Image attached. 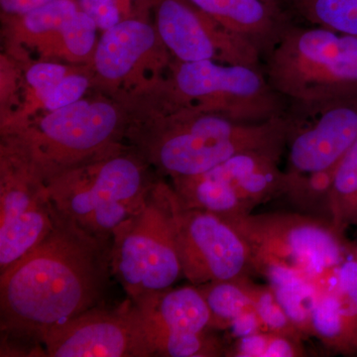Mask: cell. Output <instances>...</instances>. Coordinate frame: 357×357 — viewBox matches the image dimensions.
<instances>
[{"label": "cell", "instance_id": "cell-1", "mask_svg": "<svg viewBox=\"0 0 357 357\" xmlns=\"http://www.w3.org/2000/svg\"><path fill=\"white\" fill-rule=\"evenodd\" d=\"M112 244L58 213L50 234L0 273L2 332L40 344L51 328L98 306Z\"/></svg>", "mask_w": 357, "mask_h": 357}, {"label": "cell", "instance_id": "cell-2", "mask_svg": "<svg viewBox=\"0 0 357 357\" xmlns=\"http://www.w3.org/2000/svg\"><path fill=\"white\" fill-rule=\"evenodd\" d=\"M248 244L253 271L275 286L306 278L323 283L354 245L331 222L306 213H248L223 218Z\"/></svg>", "mask_w": 357, "mask_h": 357}, {"label": "cell", "instance_id": "cell-3", "mask_svg": "<svg viewBox=\"0 0 357 357\" xmlns=\"http://www.w3.org/2000/svg\"><path fill=\"white\" fill-rule=\"evenodd\" d=\"M264 74L294 105L357 93V36L321 27L289 25L267 54Z\"/></svg>", "mask_w": 357, "mask_h": 357}, {"label": "cell", "instance_id": "cell-4", "mask_svg": "<svg viewBox=\"0 0 357 357\" xmlns=\"http://www.w3.org/2000/svg\"><path fill=\"white\" fill-rule=\"evenodd\" d=\"M56 211L91 236L112 243L123 225L139 213L153 188L142 167L128 156L73 167L47 181Z\"/></svg>", "mask_w": 357, "mask_h": 357}, {"label": "cell", "instance_id": "cell-5", "mask_svg": "<svg viewBox=\"0 0 357 357\" xmlns=\"http://www.w3.org/2000/svg\"><path fill=\"white\" fill-rule=\"evenodd\" d=\"M288 119L241 122L222 115H180L172 128L156 145V159L174 178L201 175L248 151H283Z\"/></svg>", "mask_w": 357, "mask_h": 357}, {"label": "cell", "instance_id": "cell-6", "mask_svg": "<svg viewBox=\"0 0 357 357\" xmlns=\"http://www.w3.org/2000/svg\"><path fill=\"white\" fill-rule=\"evenodd\" d=\"M169 191L163 184L154 187L112 239V272L132 300L171 288L183 275Z\"/></svg>", "mask_w": 357, "mask_h": 357}, {"label": "cell", "instance_id": "cell-7", "mask_svg": "<svg viewBox=\"0 0 357 357\" xmlns=\"http://www.w3.org/2000/svg\"><path fill=\"white\" fill-rule=\"evenodd\" d=\"M181 102L189 112L222 115L241 122H264L285 115L279 95L259 67L215 61H178L174 75Z\"/></svg>", "mask_w": 357, "mask_h": 357}, {"label": "cell", "instance_id": "cell-8", "mask_svg": "<svg viewBox=\"0 0 357 357\" xmlns=\"http://www.w3.org/2000/svg\"><path fill=\"white\" fill-rule=\"evenodd\" d=\"M171 211L183 275L195 286L238 280L253 271L250 250L230 223L215 213L189 208L173 188Z\"/></svg>", "mask_w": 357, "mask_h": 357}, {"label": "cell", "instance_id": "cell-9", "mask_svg": "<svg viewBox=\"0 0 357 357\" xmlns=\"http://www.w3.org/2000/svg\"><path fill=\"white\" fill-rule=\"evenodd\" d=\"M57 217L38 167L25 154L6 159L0 188V273L38 245Z\"/></svg>", "mask_w": 357, "mask_h": 357}, {"label": "cell", "instance_id": "cell-10", "mask_svg": "<svg viewBox=\"0 0 357 357\" xmlns=\"http://www.w3.org/2000/svg\"><path fill=\"white\" fill-rule=\"evenodd\" d=\"M132 301L155 356L213 357L225 354L222 342L208 333L210 307L197 286L169 288Z\"/></svg>", "mask_w": 357, "mask_h": 357}, {"label": "cell", "instance_id": "cell-11", "mask_svg": "<svg viewBox=\"0 0 357 357\" xmlns=\"http://www.w3.org/2000/svg\"><path fill=\"white\" fill-rule=\"evenodd\" d=\"M117 121L109 103L77 100L40 121L39 137L30 140L25 155L48 181L107 146Z\"/></svg>", "mask_w": 357, "mask_h": 357}, {"label": "cell", "instance_id": "cell-12", "mask_svg": "<svg viewBox=\"0 0 357 357\" xmlns=\"http://www.w3.org/2000/svg\"><path fill=\"white\" fill-rule=\"evenodd\" d=\"M40 344L50 357L155 356L137 307H91L45 333Z\"/></svg>", "mask_w": 357, "mask_h": 357}, {"label": "cell", "instance_id": "cell-13", "mask_svg": "<svg viewBox=\"0 0 357 357\" xmlns=\"http://www.w3.org/2000/svg\"><path fill=\"white\" fill-rule=\"evenodd\" d=\"M288 166L292 173L335 168L357 138V93L330 102L295 105L286 115Z\"/></svg>", "mask_w": 357, "mask_h": 357}, {"label": "cell", "instance_id": "cell-14", "mask_svg": "<svg viewBox=\"0 0 357 357\" xmlns=\"http://www.w3.org/2000/svg\"><path fill=\"white\" fill-rule=\"evenodd\" d=\"M158 32L180 62L211 60L259 67L261 52L249 40L229 31L188 0H163Z\"/></svg>", "mask_w": 357, "mask_h": 357}, {"label": "cell", "instance_id": "cell-15", "mask_svg": "<svg viewBox=\"0 0 357 357\" xmlns=\"http://www.w3.org/2000/svg\"><path fill=\"white\" fill-rule=\"evenodd\" d=\"M229 31L268 54L288 26L282 7L266 0H188Z\"/></svg>", "mask_w": 357, "mask_h": 357}, {"label": "cell", "instance_id": "cell-16", "mask_svg": "<svg viewBox=\"0 0 357 357\" xmlns=\"http://www.w3.org/2000/svg\"><path fill=\"white\" fill-rule=\"evenodd\" d=\"M282 154L283 151L243 152L211 171L229 183L255 210L287 192V173L279 167Z\"/></svg>", "mask_w": 357, "mask_h": 357}, {"label": "cell", "instance_id": "cell-17", "mask_svg": "<svg viewBox=\"0 0 357 357\" xmlns=\"http://www.w3.org/2000/svg\"><path fill=\"white\" fill-rule=\"evenodd\" d=\"M155 43L151 26L138 20H124L105 30L96 48L98 72L109 79H119L132 70Z\"/></svg>", "mask_w": 357, "mask_h": 357}, {"label": "cell", "instance_id": "cell-18", "mask_svg": "<svg viewBox=\"0 0 357 357\" xmlns=\"http://www.w3.org/2000/svg\"><path fill=\"white\" fill-rule=\"evenodd\" d=\"M23 23L33 34L60 32L66 48L77 57L88 55L95 44L98 26L73 0H54L26 14Z\"/></svg>", "mask_w": 357, "mask_h": 357}, {"label": "cell", "instance_id": "cell-19", "mask_svg": "<svg viewBox=\"0 0 357 357\" xmlns=\"http://www.w3.org/2000/svg\"><path fill=\"white\" fill-rule=\"evenodd\" d=\"M173 189L185 206L210 211L222 218L248 215L253 211L229 183L213 171L175 178Z\"/></svg>", "mask_w": 357, "mask_h": 357}, {"label": "cell", "instance_id": "cell-20", "mask_svg": "<svg viewBox=\"0 0 357 357\" xmlns=\"http://www.w3.org/2000/svg\"><path fill=\"white\" fill-rule=\"evenodd\" d=\"M311 335L338 354L357 352V326L340 310L333 291H319L312 312Z\"/></svg>", "mask_w": 357, "mask_h": 357}, {"label": "cell", "instance_id": "cell-21", "mask_svg": "<svg viewBox=\"0 0 357 357\" xmlns=\"http://www.w3.org/2000/svg\"><path fill=\"white\" fill-rule=\"evenodd\" d=\"M330 222L340 234L357 227V138L338 164L330 197Z\"/></svg>", "mask_w": 357, "mask_h": 357}, {"label": "cell", "instance_id": "cell-22", "mask_svg": "<svg viewBox=\"0 0 357 357\" xmlns=\"http://www.w3.org/2000/svg\"><path fill=\"white\" fill-rule=\"evenodd\" d=\"M337 168L312 173H292L285 170L288 177L285 196L306 215L330 222V197Z\"/></svg>", "mask_w": 357, "mask_h": 357}, {"label": "cell", "instance_id": "cell-23", "mask_svg": "<svg viewBox=\"0 0 357 357\" xmlns=\"http://www.w3.org/2000/svg\"><path fill=\"white\" fill-rule=\"evenodd\" d=\"M211 314V328L229 330L237 317L253 307L243 278L218 281L197 286Z\"/></svg>", "mask_w": 357, "mask_h": 357}, {"label": "cell", "instance_id": "cell-24", "mask_svg": "<svg viewBox=\"0 0 357 357\" xmlns=\"http://www.w3.org/2000/svg\"><path fill=\"white\" fill-rule=\"evenodd\" d=\"M314 26L357 36V0H287Z\"/></svg>", "mask_w": 357, "mask_h": 357}, {"label": "cell", "instance_id": "cell-25", "mask_svg": "<svg viewBox=\"0 0 357 357\" xmlns=\"http://www.w3.org/2000/svg\"><path fill=\"white\" fill-rule=\"evenodd\" d=\"M271 287L284 311L303 337L311 335L312 312L319 295L318 286L309 279L298 278Z\"/></svg>", "mask_w": 357, "mask_h": 357}, {"label": "cell", "instance_id": "cell-26", "mask_svg": "<svg viewBox=\"0 0 357 357\" xmlns=\"http://www.w3.org/2000/svg\"><path fill=\"white\" fill-rule=\"evenodd\" d=\"M243 284L266 332L280 333L298 340L304 338L284 311L271 286L257 285L248 277L243 278Z\"/></svg>", "mask_w": 357, "mask_h": 357}, {"label": "cell", "instance_id": "cell-27", "mask_svg": "<svg viewBox=\"0 0 357 357\" xmlns=\"http://www.w3.org/2000/svg\"><path fill=\"white\" fill-rule=\"evenodd\" d=\"M323 290H331L337 297L340 310L357 326V248L351 252L328 279Z\"/></svg>", "mask_w": 357, "mask_h": 357}, {"label": "cell", "instance_id": "cell-28", "mask_svg": "<svg viewBox=\"0 0 357 357\" xmlns=\"http://www.w3.org/2000/svg\"><path fill=\"white\" fill-rule=\"evenodd\" d=\"M67 75V69L64 66L54 63H38L28 70L26 79L34 89L41 102H43Z\"/></svg>", "mask_w": 357, "mask_h": 357}, {"label": "cell", "instance_id": "cell-29", "mask_svg": "<svg viewBox=\"0 0 357 357\" xmlns=\"http://www.w3.org/2000/svg\"><path fill=\"white\" fill-rule=\"evenodd\" d=\"M88 86V79L84 76L67 75L42 102L47 109L54 112L79 100Z\"/></svg>", "mask_w": 357, "mask_h": 357}, {"label": "cell", "instance_id": "cell-30", "mask_svg": "<svg viewBox=\"0 0 357 357\" xmlns=\"http://www.w3.org/2000/svg\"><path fill=\"white\" fill-rule=\"evenodd\" d=\"M79 1L81 8L93 18L96 26L100 29L105 31L121 22V13L117 6V0H79Z\"/></svg>", "mask_w": 357, "mask_h": 357}, {"label": "cell", "instance_id": "cell-31", "mask_svg": "<svg viewBox=\"0 0 357 357\" xmlns=\"http://www.w3.org/2000/svg\"><path fill=\"white\" fill-rule=\"evenodd\" d=\"M269 332H260L248 337L236 338L225 356L236 357H265Z\"/></svg>", "mask_w": 357, "mask_h": 357}, {"label": "cell", "instance_id": "cell-32", "mask_svg": "<svg viewBox=\"0 0 357 357\" xmlns=\"http://www.w3.org/2000/svg\"><path fill=\"white\" fill-rule=\"evenodd\" d=\"M300 342L301 340L288 335L270 333L265 357L304 356L305 351Z\"/></svg>", "mask_w": 357, "mask_h": 357}, {"label": "cell", "instance_id": "cell-33", "mask_svg": "<svg viewBox=\"0 0 357 357\" xmlns=\"http://www.w3.org/2000/svg\"><path fill=\"white\" fill-rule=\"evenodd\" d=\"M232 335L236 338L248 337L260 332H266L255 307L243 312L241 316L234 319V323L229 326Z\"/></svg>", "mask_w": 357, "mask_h": 357}, {"label": "cell", "instance_id": "cell-34", "mask_svg": "<svg viewBox=\"0 0 357 357\" xmlns=\"http://www.w3.org/2000/svg\"><path fill=\"white\" fill-rule=\"evenodd\" d=\"M54 0H0L1 8L7 13L26 15Z\"/></svg>", "mask_w": 357, "mask_h": 357}, {"label": "cell", "instance_id": "cell-35", "mask_svg": "<svg viewBox=\"0 0 357 357\" xmlns=\"http://www.w3.org/2000/svg\"><path fill=\"white\" fill-rule=\"evenodd\" d=\"M266 1L274 4V6L282 7V3H283V2L287 1V0H266Z\"/></svg>", "mask_w": 357, "mask_h": 357}]
</instances>
